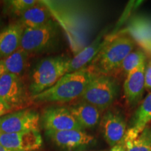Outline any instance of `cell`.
<instances>
[{
  "instance_id": "3",
  "label": "cell",
  "mask_w": 151,
  "mask_h": 151,
  "mask_svg": "<svg viewBox=\"0 0 151 151\" xmlns=\"http://www.w3.org/2000/svg\"><path fill=\"white\" fill-rule=\"evenodd\" d=\"M70 60L68 57L62 55L41 60L36 65L31 76L29 90L32 96L53 86L67 73Z\"/></svg>"
},
{
  "instance_id": "18",
  "label": "cell",
  "mask_w": 151,
  "mask_h": 151,
  "mask_svg": "<svg viewBox=\"0 0 151 151\" xmlns=\"http://www.w3.org/2000/svg\"><path fill=\"white\" fill-rule=\"evenodd\" d=\"M29 55V54L20 48L12 55L1 60L3 62L5 73H11L21 78L27 67Z\"/></svg>"
},
{
  "instance_id": "27",
  "label": "cell",
  "mask_w": 151,
  "mask_h": 151,
  "mask_svg": "<svg viewBox=\"0 0 151 151\" xmlns=\"http://www.w3.org/2000/svg\"></svg>"
},
{
  "instance_id": "7",
  "label": "cell",
  "mask_w": 151,
  "mask_h": 151,
  "mask_svg": "<svg viewBox=\"0 0 151 151\" xmlns=\"http://www.w3.org/2000/svg\"><path fill=\"white\" fill-rule=\"evenodd\" d=\"M102 133L106 143L112 147L124 139L127 133V120L120 109L110 107L104 111L101 121Z\"/></svg>"
},
{
  "instance_id": "6",
  "label": "cell",
  "mask_w": 151,
  "mask_h": 151,
  "mask_svg": "<svg viewBox=\"0 0 151 151\" xmlns=\"http://www.w3.org/2000/svg\"><path fill=\"white\" fill-rule=\"evenodd\" d=\"M39 114L32 109L9 113L0 118V134L39 130Z\"/></svg>"
},
{
  "instance_id": "23",
  "label": "cell",
  "mask_w": 151,
  "mask_h": 151,
  "mask_svg": "<svg viewBox=\"0 0 151 151\" xmlns=\"http://www.w3.org/2000/svg\"><path fill=\"white\" fill-rule=\"evenodd\" d=\"M13 108H11V106L6 105V104L0 101V118L5 116V115L8 114L13 110Z\"/></svg>"
},
{
  "instance_id": "21",
  "label": "cell",
  "mask_w": 151,
  "mask_h": 151,
  "mask_svg": "<svg viewBox=\"0 0 151 151\" xmlns=\"http://www.w3.org/2000/svg\"><path fill=\"white\" fill-rule=\"evenodd\" d=\"M39 1L37 0H12L9 1L11 10L14 14L21 15L28 9L37 4Z\"/></svg>"
},
{
  "instance_id": "19",
  "label": "cell",
  "mask_w": 151,
  "mask_h": 151,
  "mask_svg": "<svg viewBox=\"0 0 151 151\" xmlns=\"http://www.w3.org/2000/svg\"><path fill=\"white\" fill-rule=\"evenodd\" d=\"M126 151H151V124H149L136 139L126 141Z\"/></svg>"
},
{
  "instance_id": "20",
  "label": "cell",
  "mask_w": 151,
  "mask_h": 151,
  "mask_svg": "<svg viewBox=\"0 0 151 151\" xmlns=\"http://www.w3.org/2000/svg\"><path fill=\"white\" fill-rule=\"evenodd\" d=\"M146 61V56L143 50L140 49L134 50L126 57L118 71L121 72L126 77L129 73Z\"/></svg>"
},
{
  "instance_id": "8",
  "label": "cell",
  "mask_w": 151,
  "mask_h": 151,
  "mask_svg": "<svg viewBox=\"0 0 151 151\" xmlns=\"http://www.w3.org/2000/svg\"><path fill=\"white\" fill-rule=\"evenodd\" d=\"M43 126L46 131L61 132L66 130H84L67 107H49L41 116Z\"/></svg>"
},
{
  "instance_id": "24",
  "label": "cell",
  "mask_w": 151,
  "mask_h": 151,
  "mask_svg": "<svg viewBox=\"0 0 151 151\" xmlns=\"http://www.w3.org/2000/svg\"><path fill=\"white\" fill-rule=\"evenodd\" d=\"M109 151H126V143L124 139L122 141H120V143L111 147Z\"/></svg>"
},
{
  "instance_id": "26",
  "label": "cell",
  "mask_w": 151,
  "mask_h": 151,
  "mask_svg": "<svg viewBox=\"0 0 151 151\" xmlns=\"http://www.w3.org/2000/svg\"><path fill=\"white\" fill-rule=\"evenodd\" d=\"M0 151H13V150H8V149H6V148H4V147H3L2 146L0 145Z\"/></svg>"
},
{
  "instance_id": "15",
  "label": "cell",
  "mask_w": 151,
  "mask_h": 151,
  "mask_svg": "<svg viewBox=\"0 0 151 151\" xmlns=\"http://www.w3.org/2000/svg\"><path fill=\"white\" fill-rule=\"evenodd\" d=\"M109 38L104 39V33H101L97 36L89 46L85 47L81 50L78 53L76 54L72 59H71L68 67L67 73L76 71L83 68L88 66V64L91 63L95 57L97 55L101 49L109 41Z\"/></svg>"
},
{
  "instance_id": "11",
  "label": "cell",
  "mask_w": 151,
  "mask_h": 151,
  "mask_svg": "<svg viewBox=\"0 0 151 151\" xmlns=\"http://www.w3.org/2000/svg\"><path fill=\"white\" fill-rule=\"evenodd\" d=\"M146 61L129 73L125 78L123 90L126 102L134 107L142 101L145 92V68Z\"/></svg>"
},
{
  "instance_id": "4",
  "label": "cell",
  "mask_w": 151,
  "mask_h": 151,
  "mask_svg": "<svg viewBox=\"0 0 151 151\" xmlns=\"http://www.w3.org/2000/svg\"><path fill=\"white\" fill-rule=\"evenodd\" d=\"M120 90L118 81L113 76L98 74L88 84L81 98L103 113L112 106Z\"/></svg>"
},
{
  "instance_id": "10",
  "label": "cell",
  "mask_w": 151,
  "mask_h": 151,
  "mask_svg": "<svg viewBox=\"0 0 151 151\" xmlns=\"http://www.w3.org/2000/svg\"><path fill=\"white\" fill-rule=\"evenodd\" d=\"M39 130L12 134H0V145L13 151H35L42 146Z\"/></svg>"
},
{
  "instance_id": "13",
  "label": "cell",
  "mask_w": 151,
  "mask_h": 151,
  "mask_svg": "<svg viewBox=\"0 0 151 151\" xmlns=\"http://www.w3.org/2000/svg\"><path fill=\"white\" fill-rule=\"evenodd\" d=\"M24 27L20 22H14L0 32V60H4L20 48Z\"/></svg>"
},
{
  "instance_id": "1",
  "label": "cell",
  "mask_w": 151,
  "mask_h": 151,
  "mask_svg": "<svg viewBox=\"0 0 151 151\" xmlns=\"http://www.w3.org/2000/svg\"><path fill=\"white\" fill-rule=\"evenodd\" d=\"M99 74L91 65L76 71L67 73L53 86L32 96L37 101L69 102L81 97L87 86Z\"/></svg>"
},
{
  "instance_id": "2",
  "label": "cell",
  "mask_w": 151,
  "mask_h": 151,
  "mask_svg": "<svg viewBox=\"0 0 151 151\" xmlns=\"http://www.w3.org/2000/svg\"><path fill=\"white\" fill-rule=\"evenodd\" d=\"M135 46V41L129 36L109 38L90 65L99 74L113 76L119 71L122 62Z\"/></svg>"
},
{
  "instance_id": "25",
  "label": "cell",
  "mask_w": 151,
  "mask_h": 151,
  "mask_svg": "<svg viewBox=\"0 0 151 151\" xmlns=\"http://www.w3.org/2000/svg\"><path fill=\"white\" fill-rule=\"evenodd\" d=\"M4 73H5V69H4V67L3 62L2 60H0V77H1V75Z\"/></svg>"
},
{
  "instance_id": "12",
  "label": "cell",
  "mask_w": 151,
  "mask_h": 151,
  "mask_svg": "<svg viewBox=\"0 0 151 151\" xmlns=\"http://www.w3.org/2000/svg\"><path fill=\"white\" fill-rule=\"evenodd\" d=\"M48 137L52 142L60 148L72 149L89 146L94 142L93 136L89 134L84 130H66L61 132L46 131Z\"/></svg>"
},
{
  "instance_id": "17",
  "label": "cell",
  "mask_w": 151,
  "mask_h": 151,
  "mask_svg": "<svg viewBox=\"0 0 151 151\" xmlns=\"http://www.w3.org/2000/svg\"><path fill=\"white\" fill-rule=\"evenodd\" d=\"M20 16L19 22L24 28L30 29L43 27L51 20L50 11L43 1H39Z\"/></svg>"
},
{
  "instance_id": "14",
  "label": "cell",
  "mask_w": 151,
  "mask_h": 151,
  "mask_svg": "<svg viewBox=\"0 0 151 151\" xmlns=\"http://www.w3.org/2000/svg\"><path fill=\"white\" fill-rule=\"evenodd\" d=\"M151 122V92L141 101L132 117L131 125L127 129L124 140L130 141L136 139L146 126Z\"/></svg>"
},
{
  "instance_id": "22",
  "label": "cell",
  "mask_w": 151,
  "mask_h": 151,
  "mask_svg": "<svg viewBox=\"0 0 151 151\" xmlns=\"http://www.w3.org/2000/svg\"><path fill=\"white\" fill-rule=\"evenodd\" d=\"M145 89L148 93L151 92V58L146 63L145 68Z\"/></svg>"
},
{
  "instance_id": "5",
  "label": "cell",
  "mask_w": 151,
  "mask_h": 151,
  "mask_svg": "<svg viewBox=\"0 0 151 151\" xmlns=\"http://www.w3.org/2000/svg\"><path fill=\"white\" fill-rule=\"evenodd\" d=\"M58 35V26L52 20L43 27L24 28L20 48L29 55L43 51L55 42Z\"/></svg>"
},
{
  "instance_id": "16",
  "label": "cell",
  "mask_w": 151,
  "mask_h": 151,
  "mask_svg": "<svg viewBox=\"0 0 151 151\" xmlns=\"http://www.w3.org/2000/svg\"><path fill=\"white\" fill-rule=\"evenodd\" d=\"M83 129H92L101 121V113L97 108L82 101L67 107Z\"/></svg>"
},
{
  "instance_id": "9",
  "label": "cell",
  "mask_w": 151,
  "mask_h": 151,
  "mask_svg": "<svg viewBox=\"0 0 151 151\" xmlns=\"http://www.w3.org/2000/svg\"><path fill=\"white\" fill-rule=\"evenodd\" d=\"M26 99L25 90L20 77L4 73L0 77V101L15 109Z\"/></svg>"
}]
</instances>
